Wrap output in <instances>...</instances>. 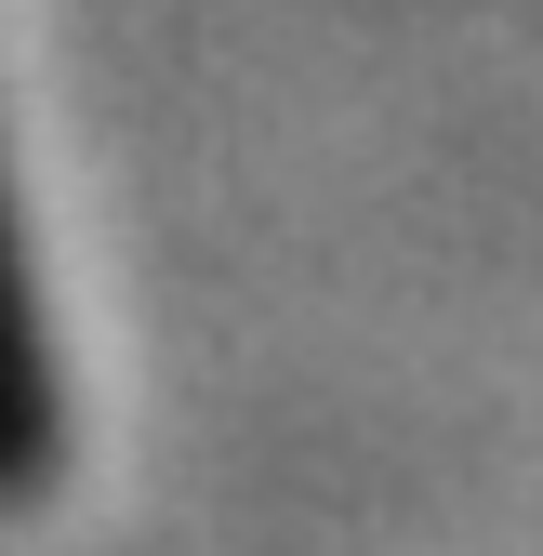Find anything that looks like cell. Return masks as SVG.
Returning <instances> with one entry per match:
<instances>
[{
    "label": "cell",
    "mask_w": 543,
    "mask_h": 556,
    "mask_svg": "<svg viewBox=\"0 0 543 556\" xmlns=\"http://www.w3.org/2000/svg\"><path fill=\"white\" fill-rule=\"evenodd\" d=\"M66 451V397H53V344H40V278L14 239V199H0V504H27Z\"/></svg>",
    "instance_id": "1"
}]
</instances>
